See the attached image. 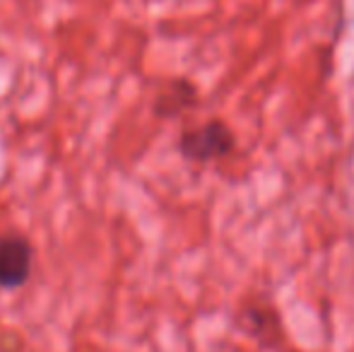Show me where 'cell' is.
I'll list each match as a JSON object with an SVG mask.
<instances>
[{"mask_svg":"<svg viewBox=\"0 0 354 352\" xmlns=\"http://www.w3.org/2000/svg\"><path fill=\"white\" fill-rule=\"evenodd\" d=\"M32 275V246L22 237L0 239V287H22Z\"/></svg>","mask_w":354,"mask_h":352,"instance_id":"obj_1","label":"cell"}]
</instances>
